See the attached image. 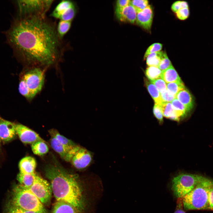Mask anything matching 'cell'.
Wrapping results in <instances>:
<instances>
[{"instance_id": "cell-1", "label": "cell", "mask_w": 213, "mask_h": 213, "mask_svg": "<svg viewBox=\"0 0 213 213\" xmlns=\"http://www.w3.org/2000/svg\"><path fill=\"white\" fill-rule=\"evenodd\" d=\"M6 34L10 45L31 67L50 66L59 59L61 39L54 26L45 16L22 17Z\"/></svg>"}, {"instance_id": "cell-2", "label": "cell", "mask_w": 213, "mask_h": 213, "mask_svg": "<svg viewBox=\"0 0 213 213\" xmlns=\"http://www.w3.org/2000/svg\"><path fill=\"white\" fill-rule=\"evenodd\" d=\"M45 171L57 201L70 203L80 211L82 209L83 203L82 190L78 175L56 165H48Z\"/></svg>"}, {"instance_id": "cell-3", "label": "cell", "mask_w": 213, "mask_h": 213, "mask_svg": "<svg viewBox=\"0 0 213 213\" xmlns=\"http://www.w3.org/2000/svg\"><path fill=\"white\" fill-rule=\"evenodd\" d=\"M44 70L41 67H31L21 77L18 90L21 95L31 100L41 90L45 80Z\"/></svg>"}, {"instance_id": "cell-4", "label": "cell", "mask_w": 213, "mask_h": 213, "mask_svg": "<svg viewBox=\"0 0 213 213\" xmlns=\"http://www.w3.org/2000/svg\"><path fill=\"white\" fill-rule=\"evenodd\" d=\"M213 185V181L205 177L182 198L184 209L208 210L209 193Z\"/></svg>"}, {"instance_id": "cell-5", "label": "cell", "mask_w": 213, "mask_h": 213, "mask_svg": "<svg viewBox=\"0 0 213 213\" xmlns=\"http://www.w3.org/2000/svg\"><path fill=\"white\" fill-rule=\"evenodd\" d=\"M10 202L25 210L37 213H49L38 198L29 189L20 184L14 187Z\"/></svg>"}, {"instance_id": "cell-6", "label": "cell", "mask_w": 213, "mask_h": 213, "mask_svg": "<svg viewBox=\"0 0 213 213\" xmlns=\"http://www.w3.org/2000/svg\"><path fill=\"white\" fill-rule=\"evenodd\" d=\"M205 178L197 174L180 173L174 177L172 180V190L176 197L182 198L193 190Z\"/></svg>"}, {"instance_id": "cell-7", "label": "cell", "mask_w": 213, "mask_h": 213, "mask_svg": "<svg viewBox=\"0 0 213 213\" xmlns=\"http://www.w3.org/2000/svg\"><path fill=\"white\" fill-rule=\"evenodd\" d=\"M52 2V0H19L17 3L22 17H44Z\"/></svg>"}, {"instance_id": "cell-8", "label": "cell", "mask_w": 213, "mask_h": 213, "mask_svg": "<svg viewBox=\"0 0 213 213\" xmlns=\"http://www.w3.org/2000/svg\"><path fill=\"white\" fill-rule=\"evenodd\" d=\"M43 204L50 201L52 189L51 184L46 180L37 175L34 182L29 189Z\"/></svg>"}, {"instance_id": "cell-9", "label": "cell", "mask_w": 213, "mask_h": 213, "mask_svg": "<svg viewBox=\"0 0 213 213\" xmlns=\"http://www.w3.org/2000/svg\"><path fill=\"white\" fill-rule=\"evenodd\" d=\"M73 3L70 1L63 0L57 6L51 15L60 20L72 21L75 14Z\"/></svg>"}, {"instance_id": "cell-10", "label": "cell", "mask_w": 213, "mask_h": 213, "mask_svg": "<svg viewBox=\"0 0 213 213\" xmlns=\"http://www.w3.org/2000/svg\"><path fill=\"white\" fill-rule=\"evenodd\" d=\"M92 156L90 152L85 149L78 146L70 162L78 169H83L90 164Z\"/></svg>"}, {"instance_id": "cell-11", "label": "cell", "mask_w": 213, "mask_h": 213, "mask_svg": "<svg viewBox=\"0 0 213 213\" xmlns=\"http://www.w3.org/2000/svg\"><path fill=\"white\" fill-rule=\"evenodd\" d=\"M17 134L25 144H31L39 141H44L36 132L20 124H15Z\"/></svg>"}, {"instance_id": "cell-12", "label": "cell", "mask_w": 213, "mask_h": 213, "mask_svg": "<svg viewBox=\"0 0 213 213\" xmlns=\"http://www.w3.org/2000/svg\"><path fill=\"white\" fill-rule=\"evenodd\" d=\"M15 123L0 118V139L4 142L14 139L17 135Z\"/></svg>"}, {"instance_id": "cell-13", "label": "cell", "mask_w": 213, "mask_h": 213, "mask_svg": "<svg viewBox=\"0 0 213 213\" xmlns=\"http://www.w3.org/2000/svg\"><path fill=\"white\" fill-rule=\"evenodd\" d=\"M153 19V12L149 5L142 10L137 13L136 21L137 24L144 29L150 30L151 27Z\"/></svg>"}, {"instance_id": "cell-14", "label": "cell", "mask_w": 213, "mask_h": 213, "mask_svg": "<svg viewBox=\"0 0 213 213\" xmlns=\"http://www.w3.org/2000/svg\"><path fill=\"white\" fill-rule=\"evenodd\" d=\"M137 12L130 4L121 9H116L115 14L118 19L121 21L127 22L131 23L136 21Z\"/></svg>"}, {"instance_id": "cell-15", "label": "cell", "mask_w": 213, "mask_h": 213, "mask_svg": "<svg viewBox=\"0 0 213 213\" xmlns=\"http://www.w3.org/2000/svg\"><path fill=\"white\" fill-rule=\"evenodd\" d=\"M36 166V161L33 157L30 156L24 157L19 162L20 172L24 173H33L35 172Z\"/></svg>"}, {"instance_id": "cell-16", "label": "cell", "mask_w": 213, "mask_h": 213, "mask_svg": "<svg viewBox=\"0 0 213 213\" xmlns=\"http://www.w3.org/2000/svg\"><path fill=\"white\" fill-rule=\"evenodd\" d=\"M176 98L181 103L189 112L194 106V102L192 96L186 88L176 95Z\"/></svg>"}, {"instance_id": "cell-17", "label": "cell", "mask_w": 213, "mask_h": 213, "mask_svg": "<svg viewBox=\"0 0 213 213\" xmlns=\"http://www.w3.org/2000/svg\"><path fill=\"white\" fill-rule=\"evenodd\" d=\"M80 212L70 203L57 201L53 207L51 213H80Z\"/></svg>"}, {"instance_id": "cell-18", "label": "cell", "mask_w": 213, "mask_h": 213, "mask_svg": "<svg viewBox=\"0 0 213 213\" xmlns=\"http://www.w3.org/2000/svg\"><path fill=\"white\" fill-rule=\"evenodd\" d=\"M50 144L53 149L64 159L69 151L74 146L72 147L66 146L60 143L54 138L51 136L50 139Z\"/></svg>"}, {"instance_id": "cell-19", "label": "cell", "mask_w": 213, "mask_h": 213, "mask_svg": "<svg viewBox=\"0 0 213 213\" xmlns=\"http://www.w3.org/2000/svg\"><path fill=\"white\" fill-rule=\"evenodd\" d=\"M161 78L167 83L181 80L172 65L162 71Z\"/></svg>"}, {"instance_id": "cell-20", "label": "cell", "mask_w": 213, "mask_h": 213, "mask_svg": "<svg viewBox=\"0 0 213 213\" xmlns=\"http://www.w3.org/2000/svg\"><path fill=\"white\" fill-rule=\"evenodd\" d=\"M36 175L35 172L28 174L19 172L17 175V179L20 184L29 189L33 184Z\"/></svg>"}, {"instance_id": "cell-21", "label": "cell", "mask_w": 213, "mask_h": 213, "mask_svg": "<svg viewBox=\"0 0 213 213\" xmlns=\"http://www.w3.org/2000/svg\"><path fill=\"white\" fill-rule=\"evenodd\" d=\"M165 53L160 51L149 54L146 58L147 65L149 66L158 67L161 59Z\"/></svg>"}, {"instance_id": "cell-22", "label": "cell", "mask_w": 213, "mask_h": 213, "mask_svg": "<svg viewBox=\"0 0 213 213\" xmlns=\"http://www.w3.org/2000/svg\"><path fill=\"white\" fill-rule=\"evenodd\" d=\"M32 151L35 154L42 156L49 151V148L44 141H39L31 144Z\"/></svg>"}, {"instance_id": "cell-23", "label": "cell", "mask_w": 213, "mask_h": 213, "mask_svg": "<svg viewBox=\"0 0 213 213\" xmlns=\"http://www.w3.org/2000/svg\"><path fill=\"white\" fill-rule=\"evenodd\" d=\"M49 132L51 137L66 146L72 147L76 145L71 140L60 134L57 130L52 129L50 130Z\"/></svg>"}, {"instance_id": "cell-24", "label": "cell", "mask_w": 213, "mask_h": 213, "mask_svg": "<svg viewBox=\"0 0 213 213\" xmlns=\"http://www.w3.org/2000/svg\"><path fill=\"white\" fill-rule=\"evenodd\" d=\"M145 80L148 90L154 100L155 104L159 105L162 102L159 92L155 85L150 81Z\"/></svg>"}, {"instance_id": "cell-25", "label": "cell", "mask_w": 213, "mask_h": 213, "mask_svg": "<svg viewBox=\"0 0 213 213\" xmlns=\"http://www.w3.org/2000/svg\"><path fill=\"white\" fill-rule=\"evenodd\" d=\"M167 91L170 94L176 96L180 91L185 88L181 80L167 83Z\"/></svg>"}, {"instance_id": "cell-26", "label": "cell", "mask_w": 213, "mask_h": 213, "mask_svg": "<svg viewBox=\"0 0 213 213\" xmlns=\"http://www.w3.org/2000/svg\"><path fill=\"white\" fill-rule=\"evenodd\" d=\"M171 103L174 110L180 119L185 117L188 113L185 106L176 98Z\"/></svg>"}, {"instance_id": "cell-27", "label": "cell", "mask_w": 213, "mask_h": 213, "mask_svg": "<svg viewBox=\"0 0 213 213\" xmlns=\"http://www.w3.org/2000/svg\"><path fill=\"white\" fill-rule=\"evenodd\" d=\"M71 25V21L60 20L58 24L57 30L58 36L60 39L68 32L70 28Z\"/></svg>"}, {"instance_id": "cell-28", "label": "cell", "mask_w": 213, "mask_h": 213, "mask_svg": "<svg viewBox=\"0 0 213 213\" xmlns=\"http://www.w3.org/2000/svg\"><path fill=\"white\" fill-rule=\"evenodd\" d=\"M147 77L150 80L161 78L162 71L157 67L149 66L146 71Z\"/></svg>"}, {"instance_id": "cell-29", "label": "cell", "mask_w": 213, "mask_h": 213, "mask_svg": "<svg viewBox=\"0 0 213 213\" xmlns=\"http://www.w3.org/2000/svg\"><path fill=\"white\" fill-rule=\"evenodd\" d=\"M159 106L163 116L169 118L174 110L171 103L162 102Z\"/></svg>"}, {"instance_id": "cell-30", "label": "cell", "mask_w": 213, "mask_h": 213, "mask_svg": "<svg viewBox=\"0 0 213 213\" xmlns=\"http://www.w3.org/2000/svg\"><path fill=\"white\" fill-rule=\"evenodd\" d=\"M130 4L134 7L137 13L142 10L149 5L147 0H130Z\"/></svg>"}, {"instance_id": "cell-31", "label": "cell", "mask_w": 213, "mask_h": 213, "mask_svg": "<svg viewBox=\"0 0 213 213\" xmlns=\"http://www.w3.org/2000/svg\"><path fill=\"white\" fill-rule=\"evenodd\" d=\"M150 81L155 85L160 93H164L167 91V84L161 78Z\"/></svg>"}, {"instance_id": "cell-32", "label": "cell", "mask_w": 213, "mask_h": 213, "mask_svg": "<svg viewBox=\"0 0 213 213\" xmlns=\"http://www.w3.org/2000/svg\"><path fill=\"white\" fill-rule=\"evenodd\" d=\"M5 213H37L34 212L25 210L18 207L10 202L7 205Z\"/></svg>"}, {"instance_id": "cell-33", "label": "cell", "mask_w": 213, "mask_h": 213, "mask_svg": "<svg viewBox=\"0 0 213 213\" xmlns=\"http://www.w3.org/2000/svg\"><path fill=\"white\" fill-rule=\"evenodd\" d=\"M162 45L160 43H155L151 45L147 49L144 56L145 59L149 54L161 51Z\"/></svg>"}, {"instance_id": "cell-34", "label": "cell", "mask_w": 213, "mask_h": 213, "mask_svg": "<svg viewBox=\"0 0 213 213\" xmlns=\"http://www.w3.org/2000/svg\"><path fill=\"white\" fill-rule=\"evenodd\" d=\"M172 65L171 63L165 53L164 57L161 59L158 67L162 71L168 68Z\"/></svg>"}, {"instance_id": "cell-35", "label": "cell", "mask_w": 213, "mask_h": 213, "mask_svg": "<svg viewBox=\"0 0 213 213\" xmlns=\"http://www.w3.org/2000/svg\"><path fill=\"white\" fill-rule=\"evenodd\" d=\"M187 8H188V4L186 1H175L171 6L172 10L175 13L181 9Z\"/></svg>"}, {"instance_id": "cell-36", "label": "cell", "mask_w": 213, "mask_h": 213, "mask_svg": "<svg viewBox=\"0 0 213 213\" xmlns=\"http://www.w3.org/2000/svg\"><path fill=\"white\" fill-rule=\"evenodd\" d=\"M177 17L180 20H184L189 17L190 12L189 8L181 9L176 13Z\"/></svg>"}, {"instance_id": "cell-37", "label": "cell", "mask_w": 213, "mask_h": 213, "mask_svg": "<svg viewBox=\"0 0 213 213\" xmlns=\"http://www.w3.org/2000/svg\"><path fill=\"white\" fill-rule=\"evenodd\" d=\"M153 112L160 123L163 122V115L159 105L155 104L153 108Z\"/></svg>"}, {"instance_id": "cell-38", "label": "cell", "mask_w": 213, "mask_h": 213, "mask_svg": "<svg viewBox=\"0 0 213 213\" xmlns=\"http://www.w3.org/2000/svg\"><path fill=\"white\" fill-rule=\"evenodd\" d=\"M162 102L171 103L176 98V96L170 93L167 91L164 93H160Z\"/></svg>"}, {"instance_id": "cell-39", "label": "cell", "mask_w": 213, "mask_h": 213, "mask_svg": "<svg viewBox=\"0 0 213 213\" xmlns=\"http://www.w3.org/2000/svg\"><path fill=\"white\" fill-rule=\"evenodd\" d=\"M174 213H186L184 210L182 199L178 198L176 209Z\"/></svg>"}, {"instance_id": "cell-40", "label": "cell", "mask_w": 213, "mask_h": 213, "mask_svg": "<svg viewBox=\"0 0 213 213\" xmlns=\"http://www.w3.org/2000/svg\"><path fill=\"white\" fill-rule=\"evenodd\" d=\"M130 0H118L117 1L116 9L122 8L130 4Z\"/></svg>"}, {"instance_id": "cell-41", "label": "cell", "mask_w": 213, "mask_h": 213, "mask_svg": "<svg viewBox=\"0 0 213 213\" xmlns=\"http://www.w3.org/2000/svg\"><path fill=\"white\" fill-rule=\"evenodd\" d=\"M208 202L209 210H213V185L209 192Z\"/></svg>"}, {"instance_id": "cell-42", "label": "cell", "mask_w": 213, "mask_h": 213, "mask_svg": "<svg viewBox=\"0 0 213 213\" xmlns=\"http://www.w3.org/2000/svg\"><path fill=\"white\" fill-rule=\"evenodd\" d=\"M1 141L0 139V147H1Z\"/></svg>"}]
</instances>
